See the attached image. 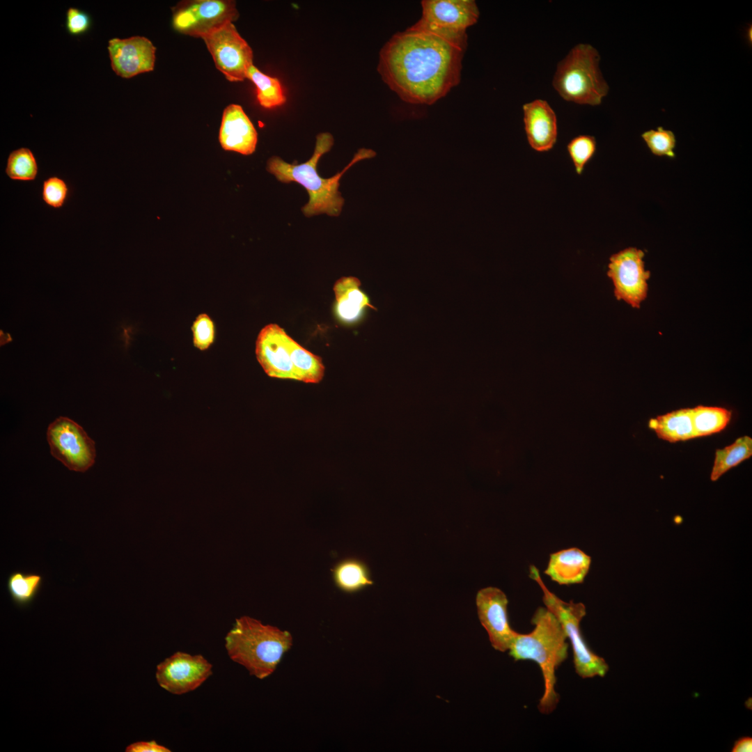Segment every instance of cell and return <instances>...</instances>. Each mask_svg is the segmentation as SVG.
I'll use <instances>...</instances> for the list:
<instances>
[{
  "label": "cell",
  "instance_id": "cell-3",
  "mask_svg": "<svg viewBox=\"0 0 752 752\" xmlns=\"http://www.w3.org/2000/svg\"><path fill=\"white\" fill-rule=\"evenodd\" d=\"M531 623L534 628L531 632L516 633L508 651L515 661L531 660L539 666L544 691L538 707L540 712L549 714L559 701L556 671L567 657V636L557 617L546 606L535 611Z\"/></svg>",
  "mask_w": 752,
  "mask_h": 752
},
{
  "label": "cell",
  "instance_id": "cell-27",
  "mask_svg": "<svg viewBox=\"0 0 752 752\" xmlns=\"http://www.w3.org/2000/svg\"><path fill=\"white\" fill-rule=\"evenodd\" d=\"M596 140L590 135H579L567 145V150L577 174L581 175L585 165L593 157L596 150Z\"/></svg>",
  "mask_w": 752,
  "mask_h": 752
},
{
  "label": "cell",
  "instance_id": "cell-15",
  "mask_svg": "<svg viewBox=\"0 0 752 752\" xmlns=\"http://www.w3.org/2000/svg\"><path fill=\"white\" fill-rule=\"evenodd\" d=\"M107 49L111 68L120 77L131 78L155 68L156 48L146 37L114 38Z\"/></svg>",
  "mask_w": 752,
  "mask_h": 752
},
{
  "label": "cell",
  "instance_id": "cell-4",
  "mask_svg": "<svg viewBox=\"0 0 752 752\" xmlns=\"http://www.w3.org/2000/svg\"><path fill=\"white\" fill-rule=\"evenodd\" d=\"M292 645L289 632L246 616L236 620L225 637L229 657L258 679L274 673Z\"/></svg>",
  "mask_w": 752,
  "mask_h": 752
},
{
  "label": "cell",
  "instance_id": "cell-6",
  "mask_svg": "<svg viewBox=\"0 0 752 752\" xmlns=\"http://www.w3.org/2000/svg\"><path fill=\"white\" fill-rule=\"evenodd\" d=\"M597 50L590 44L572 47L557 65L552 85L565 101L597 106L609 92L599 67Z\"/></svg>",
  "mask_w": 752,
  "mask_h": 752
},
{
  "label": "cell",
  "instance_id": "cell-28",
  "mask_svg": "<svg viewBox=\"0 0 752 752\" xmlns=\"http://www.w3.org/2000/svg\"><path fill=\"white\" fill-rule=\"evenodd\" d=\"M651 152L657 156L675 157L674 148L676 139L671 130L658 127L656 130L645 131L641 134Z\"/></svg>",
  "mask_w": 752,
  "mask_h": 752
},
{
  "label": "cell",
  "instance_id": "cell-17",
  "mask_svg": "<svg viewBox=\"0 0 752 752\" xmlns=\"http://www.w3.org/2000/svg\"><path fill=\"white\" fill-rule=\"evenodd\" d=\"M219 140L225 150L244 155H251L255 151L257 132L240 105L231 104L224 109Z\"/></svg>",
  "mask_w": 752,
  "mask_h": 752
},
{
  "label": "cell",
  "instance_id": "cell-31",
  "mask_svg": "<svg viewBox=\"0 0 752 752\" xmlns=\"http://www.w3.org/2000/svg\"><path fill=\"white\" fill-rule=\"evenodd\" d=\"M92 24L88 13L77 8H69L66 13L65 27L72 36H79L86 33Z\"/></svg>",
  "mask_w": 752,
  "mask_h": 752
},
{
  "label": "cell",
  "instance_id": "cell-12",
  "mask_svg": "<svg viewBox=\"0 0 752 752\" xmlns=\"http://www.w3.org/2000/svg\"><path fill=\"white\" fill-rule=\"evenodd\" d=\"M644 256L642 250L629 247L613 254L608 265L607 275L613 282L615 297L636 308L647 297L650 276L645 269Z\"/></svg>",
  "mask_w": 752,
  "mask_h": 752
},
{
  "label": "cell",
  "instance_id": "cell-24",
  "mask_svg": "<svg viewBox=\"0 0 752 752\" xmlns=\"http://www.w3.org/2000/svg\"><path fill=\"white\" fill-rule=\"evenodd\" d=\"M731 416V412L724 407L698 405L691 408L695 438L722 431Z\"/></svg>",
  "mask_w": 752,
  "mask_h": 752
},
{
  "label": "cell",
  "instance_id": "cell-19",
  "mask_svg": "<svg viewBox=\"0 0 752 752\" xmlns=\"http://www.w3.org/2000/svg\"><path fill=\"white\" fill-rule=\"evenodd\" d=\"M360 281L353 276L342 277L334 284L336 311L338 317L345 322L356 320L365 307H374L368 297L359 288Z\"/></svg>",
  "mask_w": 752,
  "mask_h": 752
},
{
  "label": "cell",
  "instance_id": "cell-26",
  "mask_svg": "<svg viewBox=\"0 0 752 752\" xmlns=\"http://www.w3.org/2000/svg\"><path fill=\"white\" fill-rule=\"evenodd\" d=\"M5 173L13 180H35L38 173V166L33 152L27 148L13 150L8 157Z\"/></svg>",
  "mask_w": 752,
  "mask_h": 752
},
{
  "label": "cell",
  "instance_id": "cell-33",
  "mask_svg": "<svg viewBox=\"0 0 752 752\" xmlns=\"http://www.w3.org/2000/svg\"><path fill=\"white\" fill-rule=\"evenodd\" d=\"M752 751V739L749 737H742L737 740L732 749L733 752H749Z\"/></svg>",
  "mask_w": 752,
  "mask_h": 752
},
{
  "label": "cell",
  "instance_id": "cell-14",
  "mask_svg": "<svg viewBox=\"0 0 752 752\" xmlns=\"http://www.w3.org/2000/svg\"><path fill=\"white\" fill-rule=\"evenodd\" d=\"M476 604L478 618L492 646L500 652L508 650L517 632L509 622L506 594L498 588L486 587L477 593Z\"/></svg>",
  "mask_w": 752,
  "mask_h": 752
},
{
  "label": "cell",
  "instance_id": "cell-9",
  "mask_svg": "<svg viewBox=\"0 0 752 752\" xmlns=\"http://www.w3.org/2000/svg\"><path fill=\"white\" fill-rule=\"evenodd\" d=\"M47 439L52 455L69 470L85 472L94 464L95 442L72 419L64 416L55 419L47 428Z\"/></svg>",
  "mask_w": 752,
  "mask_h": 752
},
{
  "label": "cell",
  "instance_id": "cell-30",
  "mask_svg": "<svg viewBox=\"0 0 752 752\" xmlns=\"http://www.w3.org/2000/svg\"><path fill=\"white\" fill-rule=\"evenodd\" d=\"M194 345L200 350H207L214 342L215 327L214 322L205 313L197 316L191 327Z\"/></svg>",
  "mask_w": 752,
  "mask_h": 752
},
{
  "label": "cell",
  "instance_id": "cell-2",
  "mask_svg": "<svg viewBox=\"0 0 752 752\" xmlns=\"http://www.w3.org/2000/svg\"><path fill=\"white\" fill-rule=\"evenodd\" d=\"M333 145V136L329 132H322L316 136L313 154L308 161L301 164H289L276 156L267 161V171L278 180L284 183L295 182L307 191L309 201L301 209L306 217L323 213L338 216L344 203V199L338 191L339 180L343 174L355 163L376 155L371 149L361 148L345 169L331 178H324L318 174V163Z\"/></svg>",
  "mask_w": 752,
  "mask_h": 752
},
{
  "label": "cell",
  "instance_id": "cell-16",
  "mask_svg": "<svg viewBox=\"0 0 752 752\" xmlns=\"http://www.w3.org/2000/svg\"><path fill=\"white\" fill-rule=\"evenodd\" d=\"M524 125L530 146L538 152H547L555 145L558 136L557 118L545 100L535 99L522 107Z\"/></svg>",
  "mask_w": 752,
  "mask_h": 752
},
{
  "label": "cell",
  "instance_id": "cell-7",
  "mask_svg": "<svg viewBox=\"0 0 752 752\" xmlns=\"http://www.w3.org/2000/svg\"><path fill=\"white\" fill-rule=\"evenodd\" d=\"M530 575L543 591L542 600L545 606L557 617L567 639L570 640L576 673L582 678L604 677L609 670V666L603 658L589 648L581 631L580 624L586 614L585 606L580 602H564L549 591L534 566L531 567Z\"/></svg>",
  "mask_w": 752,
  "mask_h": 752
},
{
  "label": "cell",
  "instance_id": "cell-22",
  "mask_svg": "<svg viewBox=\"0 0 752 752\" xmlns=\"http://www.w3.org/2000/svg\"><path fill=\"white\" fill-rule=\"evenodd\" d=\"M752 455V439L743 436L732 444L715 452L714 464L711 471L712 481L717 480L728 470L749 459Z\"/></svg>",
  "mask_w": 752,
  "mask_h": 752
},
{
  "label": "cell",
  "instance_id": "cell-10",
  "mask_svg": "<svg viewBox=\"0 0 752 752\" xmlns=\"http://www.w3.org/2000/svg\"><path fill=\"white\" fill-rule=\"evenodd\" d=\"M172 13L175 31L199 38L239 17L236 3L231 0L182 1L172 8Z\"/></svg>",
  "mask_w": 752,
  "mask_h": 752
},
{
  "label": "cell",
  "instance_id": "cell-1",
  "mask_svg": "<svg viewBox=\"0 0 752 752\" xmlns=\"http://www.w3.org/2000/svg\"><path fill=\"white\" fill-rule=\"evenodd\" d=\"M464 53L435 34L409 27L383 46L377 71L402 100L432 104L460 83Z\"/></svg>",
  "mask_w": 752,
  "mask_h": 752
},
{
  "label": "cell",
  "instance_id": "cell-18",
  "mask_svg": "<svg viewBox=\"0 0 752 752\" xmlns=\"http://www.w3.org/2000/svg\"><path fill=\"white\" fill-rule=\"evenodd\" d=\"M591 558L577 547L552 553L544 573L560 585L583 583L588 573Z\"/></svg>",
  "mask_w": 752,
  "mask_h": 752
},
{
  "label": "cell",
  "instance_id": "cell-5",
  "mask_svg": "<svg viewBox=\"0 0 752 752\" xmlns=\"http://www.w3.org/2000/svg\"><path fill=\"white\" fill-rule=\"evenodd\" d=\"M256 354L269 377L306 383H318L323 378L322 359L301 347L276 324H269L260 331Z\"/></svg>",
  "mask_w": 752,
  "mask_h": 752
},
{
  "label": "cell",
  "instance_id": "cell-13",
  "mask_svg": "<svg viewBox=\"0 0 752 752\" xmlns=\"http://www.w3.org/2000/svg\"><path fill=\"white\" fill-rule=\"evenodd\" d=\"M212 668L201 655L177 652L157 666L155 675L162 688L181 695L199 687L212 674Z\"/></svg>",
  "mask_w": 752,
  "mask_h": 752
},
{
  "label": "cell",
  "instance_id": "cell-29",
  "mask_svg": "<svg viewBox=\"0 0 752 752\" xmlns=\"http://www.w3.org/2000/svg\"><path fill=\"white\" fill-rule=\"evenodd\" d=\"M69 194L66 182L56 175L46 178L42 185L41 196L48 206L58 209L63 206Z\"/></svg>",
  "mask_w": 752,
  "mask_h": 752
},
{
  "label": "cell",
  "instance_id": "cell-21",
  "mask_svg": "<svg viewBox=\"0 0 752 752\" xmlns=\"http://www.w3.org/2000/svg\"><path fill=\"white\" fill-rule=\"evenodd\" d=\"M331 571L335 584L345 593L358 592L373 584L368 565L359 558L342 560Z\"/></svg>",
  "mask_w": 752,
  "mask_h": 752
},
{
  "label": "cell",
  "instance_id": "cell-23",
  "mask_svg": "<svg viewBox=\"0 0 752 752\" xmlns=\"http://www.w3.org/2000/svg\"><path fill=\"white\" fill-rule=\"evenodd\" d=\"M43 583L41 574L22 571L12 572L6 587L13 603L19 607L29 606L36 597Z\"/></svg>",
  "mask_w": 752,
  "mask_h": 752
},
{
  "label": "cell",
  "instance_id": "cell-11",
  "mask_svg": "<svg viewBox=\"0 0 752 752\" xmlns=\"http://www.w3.org/2000/svg\"><path fill=\"white\" fill-rule=\"evenodd\" d=\"M211 54L216 68L230 81H243L253 63V51L228 22L201 38Z\"/></svg>",
  "mask_w": 752,
  "mask_h": 752
},
{
  "label": "cell",
  "instance_id": "cell-20",
  "mask_svg": "<svg viewBox=\"0 0 752 752\" xmlns=\"http://www.w3.org/2000/svg\"><path fill=\"white\" fill-rule=\"evenodd\" d=\"M648 427L659 439L674 443L695 438L691 408L675 410L650 419Z\"/></svg>",
  "mask_w": 752,
  "mask_h": 752
},
{
  "label": "cell",
  "instance_id": "cell-8",
  "mask_svg": "<svg viewBox=\"0 0 752 752\" xmlns=\"http://www.w3.org/2000/svg\"><path fill=\"white\" fill-rule=\"evenodd\" d=\"M420 19L410 27L430 32L465 51L467 30L475 24L480 15L473 0H424Z\"/></svg>",
  "mask_w": 752,
  "mask_h": 752
},
{
  "label": "cell",
  "instance_id": "cell-25",
  "mask_svg": "<svg viewBox=\"0 0 752 752\" xmlns=\"http://www.w3.org/2000/svg\"><path fill=\"white\" fill-rule=\"evenodd\" d=\"M246 79L255 85L257 100L263 107L272 109L285 102V93L277 78L264 74L252 65L248 70Z\"/></svg>",
  "mask_w": 752,
  "mask_h": 752
},
{
  "label": "cell",
  "instance_id": "cell-32",
  "mask_svg": "<svg viewBox=\"0 0 752 752\" xmlns=\"http://www.w3.org/2000/svg\"><path fill=\"white\" fill-rule=\"evenodd\" d=\"M126 752H170L171 750L152 740L149 742H136L127 746Z\"/></svg>",
  "mask_w": 752,
  "mask_h": 752
}]
</instances>
